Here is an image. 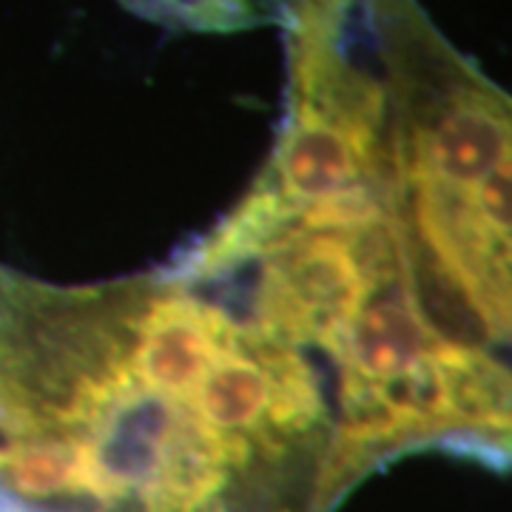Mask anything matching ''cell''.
I'll use <instances>...</instances> for the list:
<instances>
[{
	"label": "cell",
	"instance_id": "6da1fadb",
	"mask_svg": "<svg viewBox=\"0 0 512 512\" xmlns=\"http://www.w3.org/2000/svg\"><path fill=\"white\" fill-rule=\"evenodd\" d=\"M131 12L185 32H239L274 23L276 0H120Z\"/></svg>",
	"mask_w": 512,
	"mask_h": 512
}]
</instances>
